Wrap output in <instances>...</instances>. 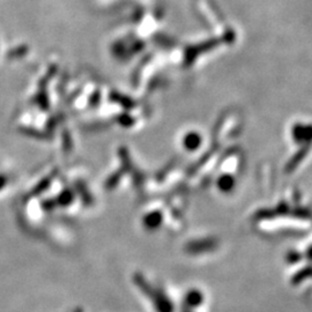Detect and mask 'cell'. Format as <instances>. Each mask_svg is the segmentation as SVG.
<instances>
[{
    "label": "cell",
    "instance_id": "1",
    "mask_svg": "<svg viewBox=\"0 0 312 312\" xmlns=\"http://www.w3.org/2000/svg\"><path fill=\"white\" fill-rule=\"evenodd\" d=\"M201 145V137L199 134L194 133V132H192V133H189L185 137V139H184V146H185V148L187 149V151H197L198 148L200 147Z\"/></svg>",
    "mask_w": 312,
    "mask_h": 312
},
{
    "label": "cell",
    "instance_id": "2",
    "mask_svg": "<svg viewBox=\"0 0 312 312\" xmlns=\"http://www.w3.org/2000/svg\"><path fill=\"white\" fill-rule=\"evenodd\" d=\"M235 186V179L231 175H222L221 177H218L217 179V187L220 189L222 192H229L234 189Z\"/></svg>",
    "mask_w": 312,
    "mask_h": 312
},
{
    "label": "cell",
    "instance_id": "4",
    "mask_svg": "<svg viewBox=\"0 0 312 312\" xmlns=\"http://www.w3.org/2000/svg\"><path fill=\"white\" fill-rule=\"evenodd\" d=\"M294 138L298 142H305L312 140V130H309V127H297L294 131Z\"/></svg>",
    "mask_w": 312,
    "mask_h": 312
},
{
    "label": "cell",
    "instance_id": "3",
    "mask_svg": "<svg viewBox=\"0 0 312 312\" xmlns=\"http://www.w3.org/2000/svg\"><path fill=\"white\" fill-rule=\"evenodd\" d=\"M203 301H204L203 294L198 290H191L190 293L186 295V304L191 308L200 307Z\"/></svg>",
    "mask_w": 312,
    "mask_h": 312
},
{
    "label": "cell",
    "instance_id": "5",
    "mask_svg": "<svg viewBox=\"0 0 312 312\" xmlns=\"http://www.w3.org/2000/svg\"><path fill=\"white\" fill-rule=\"evenodd\" d=\"M310 256H311V257H312V249H311V250H310Z\"/></svg>",
    "mask_w": 312,
    "mask_h": 312
}]
</instances>
